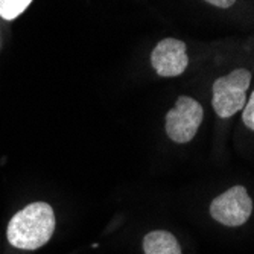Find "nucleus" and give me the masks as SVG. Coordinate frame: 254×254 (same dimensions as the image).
<instances>
[{
  "instance_id": "obj_5",
  "label": "nucleus",
  "mask_w": 254,
  "mask_h": 254,
  "mask_svg": "<svg viewBox=\"0 0 254 254\" xmlns=\"http://www.w3.org/2000/svg\"><path fill=\"white\" fill-rule=\"evenodd\" d=\"M151 65L161 78H177L189 67L186 43L178 38H165L151 52Z\"/></svg>"
},
{
  "instance_id": "obj_4",
  "label": "nucleus",
  "mask_w": 254,
  "mask_h": 254,
  "mask_svg": "<svg viewBox=\"0 0 254 254\" xmlns=\"http://www.w3.org/2000/svg\"><path fill=\"white\" fill-rule=\"evenodd\" d=\"M253 213V199L244 186H235L216 196L210 204V216L227 227L244 225Z\"/></svg>"
},
{
  "instance_id": "obj_7",
  "label": "nucleus",
  "mask_w": 254,
  "mask_h": 254,
  "mask_svg": "<svg viewBox=\"0 0 254 254\" xmlns=\"http://www.w3.org/2000/svg\"><path fill=\"white\" fill-rule=\"evenodd\" d=\"M31 2L32 0H0V17L14 20L31 5Z\"/></svg>"
},
{
  "instance_id": "obj_9",
  "label": "nucleus",
  "mask_w": 254,
  "mask_h": 254,
  "mask_svg": "<svg viewBox=\"0 0 254 254\" xmlns=\"http://www.w3.org/2000/svg\"><path fill=\"white\" fill-rule=\"evenodd\" d=\"M204 2L212 6H216L219 9H228L236 3V0H204Z\"/></svg>"
},
{
  "instance_id": "obj_2",
  "label": "nucleus",
  "mask_w": 254,
  "mask_h": 254,
  "mask_svg": "<svg viewBox=\"0 0 254 254\" xmlns=\"http://www.w3.org/2000/svg\"><path fill=\"white\" fill-rule=\"evenodd\" d=\"M251 78L248 68L239 67L213 82L212 107L219 118H232L245 107Z\"/></svg>"
},
{
  "instance_id": "obj_6",
  "label": "nucleus",
  "mask_w": 254,
  "mask_h": 254,
  "mask_svg": "<svg viewBox=\"0 0 254 254\" xmlns=\"http://www.w3.org/2000/svg\"><path fill=\"white\" fill-rule=\"evenodd\" d=\"M143 251L145 254H183L177 238L165 230L148 233L143 238Z\"/></svg>"
},
{
  "instance_id": "obj_8",
  "label": "nucleus",
  "mask_w": 254,
  "mask_h": 254,
  "mask_svg": "<svg viewBox=\"0 0 254 254\" xmlns=\"http://www.w3.org/2000/svg\"><path fill=\"white\" fill-rule=\"evenodd\" d=\"M242 110V122L247 128L254 131V91H251V95Z\"/></svg>"
},
{
  "instance_id": "obj_3",
  "label": "nucleus",
  "mask_w": 254,
  "mask_h": 254,
  "mask_svg": "<svg viewBox=\"0 0 254 254\" xmlns=\"http://www.w3.org/2000/svg\"><path fill=\"white\" fill-rule=\"evenodd\" d=\"M202 119V105L190 96H180L166 114V134L175 143H188L196 135Z\"/></svg>"
},
{
  "instance_id": "obj_1",
  "label": "nucleus",
  "mask_w": 254,
  "mask_h": 254,
  "mask_svg": "<svg viewBox=\"0 0 254 254\" xmlns=\"http://www.w3.org/2000/svg\"><path fill=\"white\" fill-rule=\"evenodd\" d=\"M55 224L54 209L48 202H32L11 218L6 230L8 242L18 250H37L49 242Z\"/></svg>"
}]
</instances>
